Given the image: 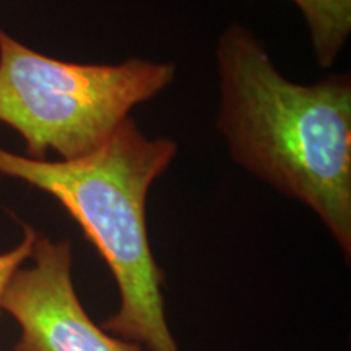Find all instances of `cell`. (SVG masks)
Masks as SVG:
<instances>
[{
    "label": "cell",
    "instance_id": "1",
    "mask_svg": "<svg viewBox=\"0 0 351 351\" xmlns=\"http://www.w3.org/2000/svg\"><path fill=\"white\" fill-rule=\"evenodd\" d=\"M217 130L236 165L317 215L351 256V77L289 82L251 29L231 23L215 47Z\"/></svg>",
    "mask_w": 351,
    "mask_h": 351
},
{
    "label": "cell",
    "instance_id": "2",
    "mask_svg": "<svg viewBox=\"0 0 351 351\" xmlns=\"http://www.w3.org/2000/svg\"><path fill=\"white\" fill-rule=\"evenodd\" d=\"M176 155L174 140L147 137L132 117L78 160H32L0 148V174L59 200L112 271L121 306L101 328L148 351H179L166 320L165 275L147 228L148 192Z\"/></svg>",
    "mask_w": 351,
    "mask_h": 351
},
{
    "label": "cell",
    "instance_id": "6",
    "mask_svg": "<svg viewBox=\"0 0 351 351\" xmlns=\"http://www.w3.org/2000/svg\"><path fill=\"white\" fill-rule=\"evenodd\" d=\"M36 239V232H34L32 228H26L21 243L10 249L8 252L0 254V296H2L3 289H5L8 282H10L13 274L23 265L26 258L32 257Z\"/></svg>",
    "mask_w": 351,
    "mask_h": 351
},
{
    "label": "cell",
    "instance_id": "5",
    "mask_svg": "<svg viewBox=\"0 0 351 351\" xmlns=\"http://www.w3.org/2000/svg\"><path fill=\"white\" fill-rule=\"evenodd\" d=\"M301 12L315 62L332 67L351 34V0H289Z\"/></svg>",
    "mask_w": 351,
    "mask_h": 351
},
{
    "label": "cell",
    "instance_id": "4",
    "mask_svg": "<svg viewBox=\"0 0 351 351\" xmlns=\"http://www.w3.org/2000/svg\"><path fill=\"white\" fill-rule=\"evenodd\" d=\"M33 265L13 274L0 307L20 326L15 351H143L112 337L83 309L72 278L70 241L38 238Z\"/></svg>",
    "mask_w": 351,
    "mask_h": 351
},
{
    "label": "cell",
    "instance_id": "3",
    "mask_svg": "<svg viewBox=\"0 0 351 351\" xmlns=\"http://www.w3.org/2000/svg\"><path fill=\"white\" fill-rule=\"evenodd\" d=\"M171 62L132 57L75 64L39 54L0 29V122L25 140L26 155L78 160L103 147L129 112L166 90Z\"/></svg>",
    "mask_w": 351,
    "mask_h": 351
}]
</instances>
